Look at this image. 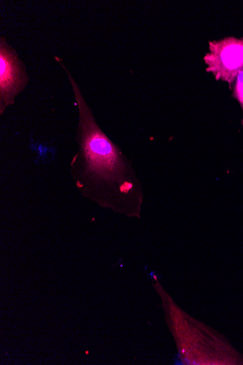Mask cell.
Instances as JSON below:
<instances>
[{
	"instance_id": "1",
	"label": "cell",
	"mask_w": 243,
	"mask_h": 365,
	"mask_svg": "<svg viewBox=\"0 0 243 365\" xmlns=\"http://www.w3.org/2000/svg\"><path fill=\"white\" fill-rule=\"evenodd\" d=\"M55 58L65 70L75 93L80 113L81 151L86 162V171L106 180L120 178L126 169L122 153L95 123L80 87L62 60L58 57Z\"/></svg>"
},
{
	"instance_id": "2",
	"label": "cell",
	"mask_w": 243,
	"mask_h": 365,
	"mask_svg": "<svg viewBox=\"0 0 243 365\" xmlns=\"http://www.w3.org/2000/svg\"><path fill=\"white\" fill-rule=\"evenodd\" d=\"M210 50L203 58L207 66L206 72L212 73L217 81L227 82L232 89L243 70V40L232 37L210 42Z\"/></svg>"
},
{
	"instance_id": "4",
	"label": "cell",
	"mask_w": 243,
	"mask_h": 365,
	"mask_svg": "<svg viewBox=\"0 0 243 365\" xmlns=\"http://www.w3.org/2000/svg\"><path fill=\"white\" fill-rule=\"evenodd\" d=\"M232 96L237 99L243 112V70L238 74L236 78ZM242 125H243V118L242 120Z\"/></svg>"
},
{
	"instance_id": "3",
	"label": "cell",
	"mask_w": 243,
	"mask_h": 365,
	"mask_svg": "<svg viewBox=\"0 0 243 365\" xmlns=\"http://www.w3.org/2000/svg\"><path fill=\"white\" fill-rule=\"evenodd\" d=\"M29 81L26 66L6 39L0 38V110L14 104Z\"/></svg>"
}]
</instances>
